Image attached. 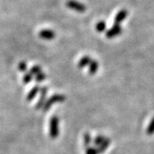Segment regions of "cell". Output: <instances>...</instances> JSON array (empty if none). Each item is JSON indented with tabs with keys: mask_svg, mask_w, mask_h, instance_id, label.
I'll use <instances>...</instances> for the list:
<instances>
[{
	"mask_svg": "<svg viewBox=\"0 0 154 154\" xmlns=\"http://www.w3.org/2000/svg\"><path fill=\"white\" fill-rule=\"evenodd\" d=\"M66 5L69 9H71L73 11H78V12H84L86 11V6L82 3L75 0H69L66 3Z\"/></svg>",
	"mask_w": 154,
	"mask_h": 154,
	"instance_id": "6da1fadb",
	"label": "cell"
},
{
	"mask_svg": "<svg viewBox=\"0 0 154 154\" xmlns=\"http://www.w3.org/2000/svg\"><path fill=\"white\" fill-rule=\"evenodd\" d=\"M58 122L59 119L57 116H53L51 119V125H50V129H51V135L52 138H56L57 136V134H59L58 130Z\"/></svg>",
	"mask_w": 154,
	"mask_h": 154,
	"instance_id": "7a4b0ae2",
	"label": "cell"
},
{
	"mask_svg": "<svg viewBox=\"0 0 154 154\" xmlns=\"http://www.w3.org/2000/svg\"><path fill=\"white\" fill-rule=\"evenodd\" d=\"M122 33V27L120 24H114L112 26V28H110L107 32H106V37L109 38H114L116 36L119 35Z\"/></svg>",
	"mask_w": 154,
	"mask_h": 154,
	"instance_id": "3957f363",
	"label": "cell"
},
{
	"mask_svg": "<svg viewBox=\"0 0 154 154\" xmlns=\"http://www.w3.org/2000/svg\"><path fill=\"white\" fill-rule=\"evenodd\" d=\"M39 37L43 39H53L55 38L56 33L54 31L52 30H49V29H43L41 30L39 33H38Z\"/></svg>",
	"mask_w": 154,
	"mask_h": 154,
	"instance_id": "277c9868",
	"label": "cell"
},
{
	"mask_svg": "<svg viewBox=\"0 0 154 154\" xmlns=\"http://www.w3.org/2000/svg\"><path fill=\"white\" fill-rule=\"evenodd\" d=\"M65 99L64 98V96H63V95H55V96H53L52 98H51V99L48 100V102H47V104L45 105V109L47 110V109H49V107L51 105H53L55 102H60V101H63Z\"/></svg>",
	"mask_w": 154,
	"mask_h": 154,
	"instance_id": "5b68a950",
	"label": "cell"
},
{
	"mask_svg": "<svg viewBox=\"0 0 154 154\" xmlns=\"http://www.w3.org/2000/svg\"><path fill=\"white\" fill-rule=\"evenodd\" d=\"M128 16V11L125 10H122L120 11L115 17V24H120Z\"/></svg>",
	"mask_w": 154,
	"mask_h": 154,
	"instance_id": "8992f818",
	"label": "cell"
},
{
	"mask_svg": "<svg viewBox=\"0 0 154 154\" xmlns=\"http://www.w3.org/2000/svg\"><path fill=\"white\" fill-rule=\"evenodd\" d=\"M92 60H93V59H91L88 56H85V57H83L81 60L79 61V63H78V67L81 68V69H82L84 67L88 66V65H89V64L91 63Z\"/></svg>",
	"mask_w": 154,
	"mask_h": 154,
	"instance_id": "52a82bcc",
	"label": "cell"
},
{
	"mask_svg": "<svg viewBox=\"0 0 154 154\" xmlns=\"http://www.w3.org/2000/svg\"><path fill=\"white\" fill-rule=\"evenodd\" d=\"M110 139H106L105 140V141L103 144H101L99 146L97 147V150H98V153L99 154H102L105 151H106V149L109 147V146H110Z\"/></svg>",
	"mask_w": 154,
	"mask_h": 154,
	"instance_id": "ba28073f",
	"label": "cell"
},
{
	"mask_svg": "<svg viewBox=\"0 0 154 154\" xmlns=\"http://www.w3.org/2000/svg\"><path fill=\"white\" fill-rule=\"evenodd\" d=\"M98 69H99V63L95 60H92L91 63L89 64V73L91 75H94L98 71Z\"/></svg>",
	"mask_w": 154,
	"mask_h": 154,
	"instance_id": "9c48e42d",
	"label": "cell"
},
{
	"mask_svg": "<svg viewBox=\"0 0 154 154\" xmlns=\"http://www.w3.org/2000/svg\"><path fill=\"white\" fill-rule=\"evenodd\" d=\"M105 28H106V23L104 21H100L96 24V30L99 33L105 31Z\"/></svg>",
	"mask_w": 154,
	"mask_h": 154,
	"instance_id": "30bf717a",
	"label": "cell"
},
{
	"mask_svg": "<svg viewBox=\"0 0 154 154\" xmlns=\"http://www.w3.org/2000/svg\"><path fill=\"white\" fill-rule=\"evenodd\" d=\"M107 138L105 137L104 135H98L97 137L94 139V144L97 146H99L101 144H103Z\"/></svg>",
	"mask_w": 154,
	"mask_h": 154,
	"instance_id": "8fae6325",
	"label": "cell"
},
{
	"mask_svg": "<svg viewBox=\"0 0 154 154\" xmlns=\"http://www.w3.org/2000/svg\"><path fill=\"white\" fill-rule=\"evenodd\" d=\"M146 134L149 135H152L154 134V117L151 120L150 123H149V126L146 129Z\"/></svg>",
	"mask_w": 154,
	"mask_h": 154,
	"instance_id": "7c38bea8",
	"label": "cell"
},
{
	"mask_svg": "<svg viewBox=\"0 0 154 154\" xmlns=\"http://www.w3.org/2000/svg\"><path fill=\"white\" fill-rule=\"evenodd\" d=\"M90 142H91V136L88 133H87L84 134V144L85 146H88Z\"/></svg>",
	"mask_w": 154,
	"mask_h": 154,
	"instance_id": "4fadbf2b",
	"label": "cell"
},
{
	"mask_svg": "<svg viewBox=\"0 0 154 154\" xmlns=\"http://www.w3.org/2000/svg\"><path fill=\"white\" fill-rule=\"evenodd\" d=\"M41 72V69H40V67L39 66H33L32 69H31V71H30V73L33 75V74H34V75H37V74H38V73H40Z\"/></svg>",
	"mask_w": 154,
	"mask_h": 154,
	"instance_id": "5bb4252c",
	"label": "cell"
},
{
	"mask_svg": "<svg viewBox=\"0 0 154 154\" xmlns=\"http://www.w3.org/2000/svg\"><path fill=\"white\" fill-rule=\"evenodd\" d=\"M38 88H34L33 91L30 92V94H28V99H29V100H30V99H33V98H34L35 94H37V92H38Z\"/></svg>",
	"mask_w": 154,
	"mask_h": 154,
	"instance_id": "9a60e30c",
	"label": "cell"
},
{
	"mask_svg": "<svg viewBox=\"0 0 154 154\" xmlns=\"http://www.w3.org/2000/svg\"><path fill=\"white\" fill-rule=\"evenodd\" d=\"M86 154H99V153H98V150H97V148H94V147H88V148L87 149Z\"/></svg>",
	"mask_w": 154,
	"mask_h": 154,
	"instance_id": "2e32d148",
	"label": "cell"
},
{
	"mask_svg": "<svg viewBox=\"0 0 154 154\" xmlns=\"http://www.w3.org/2000/svg\"><path fill=\"white\" fill-rule=\"evenodd\" d=\"M19 69L21 71H25L27 69V64H26V63H24V62L20 63H19Z\"/></svg>",
	"mask_w": 154,
	"mask_h": 154,
	"instance_id": "e0dca14e",
	"label": "cell"
},
{
	"mask_svg": "<svg viewBox=\"0 0 154 154\" xmlns=\"http://www.w3.org/2000/svg\"><path fill=\"white\" fill-rule=\"evenodd\" d=\"M23 80H24V82L26 83H28L31 80H32V74L31 73H29V74H27L24 78H23Z\"/></svg>",
	"mask_w": 154,
	"mask_h": 154,
	"instance_id": "ac0fdd59",
	"label": "cell"
},
{
	"mask_svg": "<svg viewBox=\"0 0 154 154\" xmlns=\"http://www.w3.org/2000/svg\"><path fill=\"white\" fill-rule=\"evenodd\" d=\"M45 78V75L44 74H42L41 72L40 73H38V74H37V76H36V80L37 81H42V80H44Z\"/></svg>",
	"mask_w": 154,
	"mask_h": 154,
	"instance_id": "d6986e66",
	"label": "cell"
}]
</instances>
